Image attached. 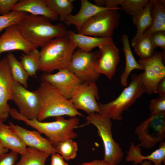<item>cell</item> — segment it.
Listing matches in <instances>:
<instances>
[{
    "instance_id": "836d02e7",
    "label": "cell",
    "mask_w": 165,
    "mask_h": 165,
    "mask_svg": "<svg viewBox=\"0 0 165 165\" xmlns=\"http://www.w3.org/2000/svg\"><path fill=\"white\" fill-rule=\"evenodd\" d=\"M27 14L12 11L8 14L0 16V32L11 25L17 24Z\"/></svg>"
},
{
    "instance_id": "ab89813d",
    "label": "cell",
    "mask_w": 165,
    "mask_h": 165,
    "mask_svg": "<svg viewBox=\"0 0 165 165\" xmlns=\"http://www.w3.org/2000/svg\"><path fill=\"white\" fill-rule=\"evenodd\" d=\"M156 93L158 94L159 96H165V78L158 82L156 88Z\"/></svg>"
},
{
    "instance_id": "ba28073f",
    "label": "cell",
    "mask_w": 165,
    "mask_h": 165,
    "mask_svg": "<svg viewBox=\"0 0 165 165\" xmlns=\"http://www.w3.org/2000/svg\"><path fill=\"white\" fill-rule=\"evenodd\" d=\"M135 133L140 143L137 145L148 149L155 147L165 138V112L151 116L137 126Z\"/></svg>"
},
{
    "instance_id": "5bb4252c",
    "label": "cell",
    "mask_w": 165,
    "mask_h": 165,
    "mask_svg": "<svg viewBox=\"0 0 165 165\" xmlns=\"http://www.w3.org/2000/svg\"><path fill=\"white\" fill-rule=\"evenodd\" d=\"M13 80L6 57L0 60V120L8 118L11 108L7 102L12 100Z\"/></svg>"
},
{
    "instance_id": "8fae6325",
    "label": "cell",
    "mask_w": 165,
    "mask_h": 165,
    "mask_svg": "<svg viewBox=\"0 0 165 165\" xmlns=\"http://www.w3.org/2000/svg\"><path fill=\"white\" fill-rule=\"evenodd\" d=\"M98 89L95 82H83L74 89L70 101L77 109L82 110L88 114L94 113L100 114L98 103Z\"/></svg>"
},
{
    "instance_id": "4316f807",
    "label": "cell",
    "mask_w": 165,
    "mask_h": 165,
    "mask_svg": "<svg viewBox=\"0 0 165 165\" xmlns=\"http://www.w3.org/2000/svg\"><path fill=\"white\" fill-rule=\"evenodd\" d=\"M6 57L13 80L27 88L28 86L27 81L29 76L20 62L19 61L14 55L11 53H8Z\"/></svg>"
},
{
    "instance_id": "7bdbcfd3",
    "label": "cell",
    "mask_w": 165,
    "mask_h": 165,
    "mask_svg": "<svg viewBox=\"0 0 165 165\" xmlns=\"http://www.w3.org/2000/svg\"><path fill=\"white\" fill-rule=\"evenodd\" d=\"M141 165H152V162L149 160L144 161L141 164Z\"/></svg>"
},
{
    "instance_id": "52a82bcc",
    "label": "cell",
    "mask_w": 165,
    "mask_h": 165,
    "mask_svg": "<svg viewBox=\"0 0 165 165\" xmlns=\"http://www.w3.org/2000/svg\"><path fill=\"white\" fill-rule=\"evenodd\" d=\"M119 10L109 9L98 13L86 21L78 33L93 37H112L119 24Z\"/></svg>"
},
{
    "instance_id": "9a60e30c",
    "label": "cell",
    "mask_w": 165,
    "mask_h": 165,
    "mask_svg": "<svg viewBox=\"0 0 165 165\" xmlns=\"http://www.w3.org/2000/svg\"><path fill=\"white\" fill-rule=\"evenodd\" d=\"M96 71L111 80L115 75L120 60L119 50L113 42L99 47Z\"/></svg>"
},
{
    "instance_id": "f35d334b",
    "label": "cell",
    "mask_w": 165,
    "mask_h": 165,
    "mask_svg": "<svg viewBox=\"0 0 165 165\" xmlns=\"http://www.w3.org/2000/svg\"><path fill=\"white\" fill-rule=\"evenodd\" d=\"M51 162L50 165H68L64 160V159L58 153H54L51 154Z\"/></svg>"
},
{
    "instance_id": "f546056e",
    "label": "cell",
    "mask_w": 165,
    "mask_h": 165,
    "mask_svg": "<svg viewBox=\"0 0 165 165\" xmlns=\"http://www.w3.org/2000/svg\"><path fill=\"white\" fill-rule=\"evenodd\" d=\"M72 139L68 138L61 141L55 147L57 153L66 161L75 159L78 149L77 143Z\"/></svg>"
},
{
    "instance_id": "484cf974",
    "label": "cell",
    "mask_w": 165,
    "mask_h": 165,
    "mask_svg": "<svg viewBox=\"0 0 165 165\" xmlns=\"http://www.w3.org/2000/svg\"><path fill=\"white\" fill-rule=\"evenodd\" d=\"M138 63L144 68V72L138 75L140 82L145 87V93L148 95L156 93L159 81L148 60L140 59L138 60Z\"/></svg>"
},
{
    "instance_id": "74e56055",
    "label": "cell",
    "mask_w": 165,
    "mask_h": 165,
    "mask_svg": "<svg viewBox=\"0 0 165 165\" xmlns=\"http://www.w3.org/2000/svg\"><path fill=\"white\" fill-rule=\"evenodd\" d=\"M19 0H0V14L5 15L8 14L12 11L13 6Z\"/></svg>"
},
{
    "instance_id": "30bf717a",
    "label": "cell",
    "mask_w": 165,
    "mask_h": 165,
    "mask_svg": "<svg viewBox=\"0 0 165 165\" xmlns=\"http://www.w3.org/2000/svg\"><path fill=\"white\" fill-rule=\"evenodd\" d=\"M12 100L20 114L29 120L37 119L41 107L39 97L35 91H30L13 80Z\"/></svg>"
},
{
    "instance_id": "cb8c5ba5",
    "label": "cell",
    "mask_w": 165,
    "mask_h": 165,
    "mask_svg": "<svg viewBox=\"0 0 165 165\" xmlns=\"http://www.w3.org/2000/svg\"><path fill=\"white\" fill-rule=\"evenodd\" d=\"M152 2L150 0L146 5L137 14L132 16V22L137 28L136 34L131 40V44L137 41L152 23L151 13Z\"/></svg>"
},
{
    "instance_id": "5b68a950",
    "label": "cell",
    "mask_w": 165,
    "mask_h": 165,
    "mask_svg": "<svg viewBox=\"0 0 165 165\" xmlns=\"http://www.w3.org/2000/svg\"><path fill=\"white\" fill-rule=\"evenodd\" d=\"M119 96L115 100L105 104L98 103L100 114L111 119L120 120L124 111L129 108L146 92L145 87L140 81L139 75L133 74L131 81Z\"/></svg>"
},
{
    "instance_id": "1f68e13d",
    "label": "cell",
    "mask_w": 165,
    "mask_h": 165,
    "mask_svg": "<svg viewBox=\"0 0 165 165\" xmlns=\"http://www.w3.org/2000/svg\"><path fill=\"white\" fill-rule=\"evenodd\" d=\"M164 53L154 51L152 56L147 59L159 81L165 78V67L163 61Z\"/></svg>"
},
{
    "instance_id": "277c9868",
    "label": "cell",
    "mask_w": 165,
    "mask_h": 165,
    "mask_svg": "<svg viewBox=\"0 0 165 165\" xmlns=\"http://www.w3.org/2000/svg\"><path fill=\"white\" fill-rule=\"evenodd\" d=\"M76 48L65 35L53 39L40 51L39 70L51 73L67 68Z\"/></svg>"
},
{
    "instance_id": "3957f363",
    "label": "cell",
    "mask_w": 165,
    "mask_h": 165,
    "mask_svg": "<svg viewBox=\"0 0 165 165\" xmlns=\"http://www.w3.org/2000/svg\"><path fill=\"white\" fill-rule=\"evenodd\" d=\"M41 103L37 119L42 121L52 117L67 116L72 117L83 116L74 107L70 99L65 97L49 83L42 82L35 90Z\"/></svg>"
},
{
    "instance_id": "7402d4cb",
    "label": "cell",
    "mask_w": 165,
    "mask_h": 165,
    "mask_svg": "<svg viewBox=\"0 0 165 165\" xmlns=\"http://www.w3.org/2000/svg\"><path fill=\"white\" fill-rule=\"evenodd\" d=\"M126 34L122 37L121 41L123 45V50L125 57V66L124 70L120 77V83L123 86H127L128 78L131 72L134 70H144V67L135 60L131 51L128 39Z\"/></svg>"
},
{
    "instance_id": "4dcf8cb0",
    "label": "cell",
    "mask_w": 165,
    "mask_h": 165,
    "mask_svg": "<svg viewBox=\"0 0 165 165\" xmlns=\"http://www.w3.org/2000/svg\"><path fill=\"white\" fill-rule=\"evenodd\" d=\"M150 36H142L135 43L131 44L135 52L141 59H148L153 53L155 49L151 41Z\"/></svg>"
},
{
    "instance_id": "d6a6232c",
    "label": "cell",
    "mask_w": 165,
    "mask_h": 165,
    "mask_svg": "<svg viewBox=\"0 0 165 165\" xmlns=\"http://www.w3.org/2000/svg\"><path fill=\"white\" fill-rule=\"evenodd\" d=\"M149 0H120L121 9L133 16L139 13L149 2Z\"/></svg>"
},
{
    "instance_id": "603a6c76",
    "label": "cell",
    "mask_w": 165,
    "mask_h": 165,
    "mask_svg": "<svg viewBox=\"0 0 165 165\" xmlns=\"http://www.w3.org/2000/svg\"><path fill=\"white\" fill-rule=\"evenodd\" d=\"M0 141L4 147L21 154L26 146L17 135L0 120Z\"/></svg>"
},
{
    "instance_id": "60d3db41",
    "label": "cell",
    "mask_w": 165,
    "mask_h": 165,
    "mask_svg": "<svg viewBox=\"0 0 165 165\" xmlns=\"http://www.w3.org/2000/svg\"><path fill=\"white\" fill-rule=\"evenodd\" d=\"M78 165H110L103 160H94L89 162L84 163Z\"/></svg>"
},
{
    "instance_id": "7c38bea8",
    "label": "cell",
    "mask_w": 165,
    "mask_h": 165,
    "mask_svg": "<svg viewBox=\"0 0 165 165\" xmlns=\"http://www.w3.org/2000/svg\"><path fill=\"white\" fill-rule=\"evenodd\" d=\"M40 79L41 82H46L52 85L68 99L71 98L75 87L82 83L68 68L59 70L54 74L43 73Z\"/></svg>"
},
{
    "instance_id": "d590c367",
    "label": "cell",
    "mask_w": 165,
    "mask_h": 165,
    "mask_svg": "<svg viewBox=\"0 0 165 165\" xmlns=\"http://www.w3.org/2000/svg\"><path fill=\"white\" fill-rule=\"evenodd\" d=\"M150 38L154 49L159 47L165 51V31H160L154 33L151 36Z\"/></svg>"
},
{
    "instance_id": "6da1fadb",
    "label": "cell",
    "mask_w": 165,
    "mask_h": 165,
    "mask_svg": "<svg viewBox=\"0 0 165 165\" xmlns=\"http://www.w3.org/2000/svg\"><path fill=\"white\" fill-rule=\"evenodd\" d=\"M16 25L23 36L38 47H42L54 38L65 36L67 31L63 25H53L45 17L27 14Z\"/></svg>"
},
{
    "instance_id": "8992f818",
    "label": "cell",
    "mask_w": 165,
    "mask_h": 165,
    "mask_svg": "<svg viewBox=\"0 0 165 165\" xmlns=\"http://www.w3.org/2000/svg\"><path fill=\"white\" fill-rule=\"evenodd\" d=\"M86 122L79 127L90 124L97 128V134L101 138L104 148L103 160L110 165H117L123 159V153L120 145L114 140L112 135L111 119L98 113L88 114L85 117Z\"/></svg>"
},
{
    "instance_id": "9c48e42d",
    "label": "cell",
    "mask_w": 165,
    "mask_h": 165,
    "mask_svg": "<svg viewBox=\"0 0 165 165\" xmlns=\"http://www.w3.org/2000/svg\"><path fill=\"white\" fill-rule=\"evenodd\" d=\"M98 51L86 52L79 49L74 52L68 68L82 83L95 82L100 75L96 71Z\"/></svg>"
},
{
    "instance_id": "f1b7e54d",
    "label": "cell",
    "mask_w": 165,
    "mask_h": 165,
    "mask_svg": "<svg viewBox=\"0 0 165 165\" xmlns=\"http://www.w3.org/2000/svg\"><path fill=\"white\" fill-rule=\"evenodd\" d=\"M73 0H45L48 8L57 15L64 22L66 17L71 14L74 7Z\"/></svg>"
},
{
    "instance_id": "4fadbf2b",
    "label": "cell",
    "mask_w": 165,
    "mask_h": 165,
    "mask_svg": "<svg viewBox=\"0 0 165 165\" xmlns=\"http://www.w3.org/2000/svg\"><path fill=\"white\" fill-rule=\"evenodd\" d=\"M38 48L23 36L16 24L8 27L0 35V55L4 52L14 50L21 51L28 54Z\"/></svg>"
},
{
    "instance_id": "ac0fdd59",
    "label": "cell",
    "mask_w": 165,
    "mask_h": 165,
    "mask_svg": "<svg viewBox=\"0 0 165 165\" xmlns=\"http://www.w3.org/2000/svg\"><path fill=\"white\" fill-rule=\"evenodd\" d=\"M12 11L43 16L50 21H56L59 18L58 15L48 8L45 0H20L13 6Z\"/></svg>"
},
{
    "instance_id": "b9f144b4",
    "label": "cell",
    "mask_w": 165,
    "mask_h": 165,
    "mask_svg": "<svg viewBox=\"0 0 165 165\" xmlns=\"http://www.w3.org/2000/svg\"><path fill=\"white\" fill-rule=\"evenodd\" d=\"M8 151V149L4 147L0 141V155L6 153Z\"/></svg>"
},
{
    "instance_id": "e575fe53",
    "label": "cell",
    "mask_w": 165,
    "mask_h": 165,
    "mask_svg": "<svg viewBox=\"0 0 165 165\" xmlns=\"http://www.w3.org/2000/svg\"><path fill=\"white\" fill-rule=\"evenodd\" d=\"M148 107L150 110V116L165 112V96H159L152 100Z\"/></svg>"
},
{
    "instance_id": "8d00e7d4",
    "label": "cell",
    "mask_w": 165,
    "mask_h": 165,
    "mask_svg": "<svg viewBox=\"0 0 165 165\" xmlns=\"http://www.w3.org/2000/svg\"><path fill=\"white\" fill-rule=\"evenodd\" d=\"M18 153L12 151L0 155V165H15Z\"/></svg>"
},
{
    "instance_id": "ee69618b",
    "label": "cell",
    "mask_w": 165,
    "mask_h": 165,
    "mask_svg": "<svg viewBox=\"0 0 165 165\" xmlns=\"http://www.w3.org/2000/svg\"><path fill=\"white\" fill-rule=\"evenodd\" d=\"M164 162V165H165V161H164L163 162Z\"/></svg>"
},
{
    "instance_id": "e0dca14e",
    "label": "cell",
    "mask_w": 165,
    "mask_h": 165,
    "mask_svg": "<svg viewBox=\"0 0 165 165\" xmlns=\"http://www.w3.org/2000/svg\"><path fill=\"white\" fill-rule=\"evenodd\" d=\"M80 3V8L78 12L75 15L71 14L67 16L64 21L68 25H74L78 32L86 21L98 13L109 9H121L120 7L117 8H109L100 6L87 0H81Z\"/></svg>"
},
{
    "instance_id": "d6986e66",
    "label": "cell",
    "mask_w": 165,
    "mask_h": 165,
    "mask_svg": "<svg viewBox=\"0 0 165 165\" xmlns=\"http://www.w3.org/2000/svg\"><path fill=\"white\" fill-rule=\"evenodd\" d=\"M125 159L127 161L133 162L134 165H137L145 160H148L153 162L154 165H162V163L165 160V142H160L158 148L150 155L144 156L141 154L140 147L135 146L132 142Z\"/></svg>"
},
{
    "instance_id": "ffe728a7",
    "label": "cell",
    "mask_w": 165,
    "mask_h": 165,
    "mask_svg": "<svg viewBox=\"0 0 165 165\" xmlns=\"http://www.w3.org/2000/svg\"><path fill=\"white\" fill-rule=\"evenodd\" d=\"M65 36L79 49L90 52L94 48L112 42V37L101 38L81 35L71 31H67Z\"/></svg>"
},
{
    "instance_id": "44dd1931",
    "label": "cell",
    "mask_w": 165,
    "mask_h": 165,
    "mask_svg": "<svg viewBox=\"0 0 165 165\" xmlns=\"http://www.w3.org/2000/svg\"><path fill=\"white\" fill-rule=\"evenodd\" d=\"M151 1L152 23L150 27L145 31L142 36H150L156 32L165 31V1Z\"/></svg>"
},
{
    "instance_id": "d4e9b609",
    "label": "cell",
    "mask_w": 165,
    "mask_h": 165,
    "mask_svg": "<svg viewBox=\"0 0 165 165\" xmlns=\"http://www.w3.org/2000/svg\"><path fill=\"white\" fill-rule=\"evenodd\" d=\"M20 154V159L15 165H45L46 161L50 155L30 147L26 148Z\"/></svg>"
},
{
    "instance_id": "2e32d148",
    "label": "cell",
    "mask_w": 165,
    "mask_h": 165,
    "mask_svg": "<svg viewBox=\"0 0 165 165\" xmlns=\"http://www.w3.org/2000/svg\"><path fill=\"white\" fill-rule=\"evenodd\" d=\"M10 129L17 135L27 146L39 150L49 153H57L56 148L50 141L42 137L37 131L29 130L11 122L9 123Z\"/></svg>"
},
{
    "instance_id": "7a4b0ae2",
    "label": "cell",
    "mask_w": 165,
    "mask_h": 165,
    "mask_svg": "<svg viewBox=\"0 0 165 165\" xmlns=\"http://www.w3.org/2000/svg\"><path fill=\"white\" fill-rule=\"evenodd\" d=\"M10 115L14 119L23 121L41 134H44L54 147L60 142L68 138H75L78 136L74 130L79 123V119L76 116L68 119H66L62 116H58L55 117V121L43 122L37 119H26L13 108H11Z\"/></svg>"
},
{
    "instance_id": "83f0119b",
    "label": "cell",
    "mask_w": 165,
    "mask_h": 165,
    "mask_svg": "<svg viewBox=\"0 0 165 165\" xmlns=\"http://www.w3.org/2000/svg\"><path fill=\"white\" fill-rule=\"evenodd\" d=\"M20 61L29 76L36 77L37 72L40 67V51L35 49L28 54L23 53Z\"/></svg>"
}]
</instances>
